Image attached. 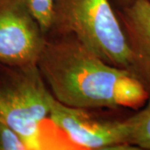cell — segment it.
<instances>
[{"instance_id":"9","label":"cell","mask_w":150,"mask_h":150,"mask_svg":"<svg viewBox=\"0 0 150 150\" xmlns=\"http://www.w3.org/2000/svg\"><path fill=\"white\" fill-rule=\"evenodd\" d=\"M0 150H29V149L20 134L0 121Z\"/></svg>"},{"instance_id":"11","label":"cell","mask_w":150,"mask_h":150,"mask_svg":"<svg viewBox=\"0 0 150 150\" xmlns=\"http://www.w3.org/2000/svg\"><path fill=\"white\" fill-rule=\"evenodd\" d=\"M147 1H148V2H149V3H150V0H147Z\"/></svg>"},{"instance_id":"1","label":"cell","mask_w":150,"mask_h":150,"mask_svg":"<svg viewBox=\"0 0 150 150\" xmlns=\"http://www.w3.org/2000/svg\"><path fill=\"white\" fill-rule=\"evenodd\" d=\"M38 68L54 98L70 107L138 109L149 95L131 71L108 64L73 34H47Z\"/></svg>"},{"instance_id":"3","label":"cell","mask_w":150,"mask_h":150,"mask_svg":"<svg viewBox=\"0 0 150 150\" xmlns=\"http://www.w3.org/2000/svg\"><path fill=\"white\" fill-rule=\"evenodd\" d=\"M54 98L38 65L0 64V121L20 134L29 150L43 149L41 125Z\"/></svg>"},{"instance_id":"4","label":"cell","mask_w":150,"mask_h":150,"mask_svg":"<svg viewBox=\"0 0 150 150\" xmlns=\"http://www.w3.org/2000/svg\"><path fill=\"white\" fill-rule=\"evenodd\" d=\"M91 109L67 106L54 98L48 118L75 144L85 149H137L126 142L124 119H109Z\"/></svg>"},{"instance_id":"8","label":"cell","mask_w":150,"mask_h":150,"mask_svg":"<svg viewBox=\"0 0 150 150\" xmlns=\"http://www.w3.org/2000/svg\"><path fill=\"white\" fill-rule=\"evenodd\" d=\"M31 12L38 22L45 35L51 26L53 8L55 0H19Z\"/></svg>"},{"instance_id":"10","label":"cell","mask_w":150,"mask_h":150,"mask_svg":"<svg viewBox=\"0 0 150 150\" xmlns=\"http://www.w3.org/2000/svg\"><path fill=\"white\" fill-rule=\"evenodd\" d=\"M111 1H112L113 6L117 9L128 7L134 2V0H111Z\"/></svg>"},{"instance_id":"6","label":"cell","mask_w":150,"mask_h":150,"mask_svg":"<svg viewBox=\"0 0 150 150\" xmlns=\"http://www.w3.org/2000/svg\"><path fill=\"white\" fill-rule=\"evenodd\" d=\"M132 56V73L150 91V3L134 0L117 9Z\"/></svg>"},{"instance_id":"7","label":"cell","mask_w":150,"mask_h":150,"mask_svg":"<svg viewBox=\"0 0 150 150\" xmlns=\"http://www.w3.org/2000/svg\"><path fill=\"white\" fill-rule=\"evenodd\" d=\"M126 142L137 149L150 150V91L143 108L124 119Z\"/></svg>"},{"instance_id":"2","label":"cell","mask_w":150,"mask_h":150,"mask_svg":"<svg viewBox=\"0 0 150 150\" xmlns=\"http://www.w3.org/2000/svg\"><path fill=\"white\" fill-rule=\"evenodd\" d=\"M48 33L73 34L108 64L132 72L129 43L111 0H55Z\"/></svg>"},{"instance_id":"5","label":"cell","mask_w":150,"mask_h":150,"mask_svg":"<svg viewBox=\"0 0 150 150\" xmlns=\"http://www.w3.org/2000/svg\"><path fill=\"white\" fill-rule=\"evenodd\" d=\"M46 42L38 22L19 0H0V64L35 66Z\"/></svg>"}]
</instances>
